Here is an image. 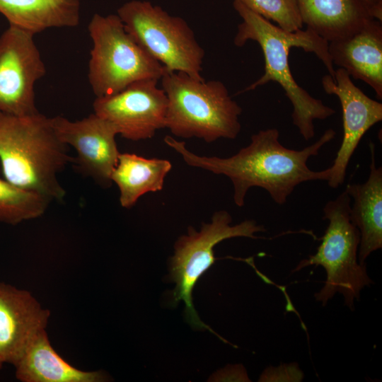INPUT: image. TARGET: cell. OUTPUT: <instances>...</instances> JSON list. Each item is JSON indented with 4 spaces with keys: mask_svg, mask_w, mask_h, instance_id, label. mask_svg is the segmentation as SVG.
<instances>
[{
    "mask_svg": "<svg viewBox=\"0 0 382 382\" xmlns=\"http://www.w3.org/2000/svg\"><path fill=\"white\" fill-rule=\"evenodd\" d=\"M127 32L167 71L203 79L204 51L187 23L147 1L132 0L117 9Z\"/></svg>",
    "mask_w": 382,
    "mask_h": 382,
    "instance_id": "52a82bcc",
    "label": "cell"
},
{
    "mask_svg": "<svg viewBox=\"0 0 382 382\" xmlns=\"http://www.w3.org/2000/svg\"><path fill=\"white\" fill-rule=\"evenodd\" d=\"M220 381H250L244 367L241 365L231 366L223 369Z\"/></svg>",
    "mask_w": 382,
    "mask_h": 382,
    "instance_id": "603a6c76",
    "label": "cell"
},
{
    "mask_svg": "<svg viewBox=\"0 0 382 382\" xmlns=\"http://www.w3.org/2000/svg\"><path fill=\"white\" fill-rule=\"evenodd\" d=\"M4 364V361H2V359L0 357V369L2 368Z\"/></svg>",
    "mask_w": 382,
    "mask_h": 382,
    "instance_id": "d4e9b609",
    "label": "cell"
},
{
    "mask_svg": "<svg viewBox=\"0 0 382 382\" xmlns=\"http://www.w3.org/2000/svg\"><path fill=\"white\" fill-rule=\"evenodd\" d=\"M327 94L335 95L342 111L343 138L332 165L328 184L337 188L345 181L349 161L364 134L382 120V103L367 96L356 86L342 68L335 70V80L330 74L322 78Z\"/></svg>",
    "mask_w": 382,
    "mask_h": 382,
    "instance_id": "7c38bea8",
    "label": "cell"
},
{
    "mask_svg": "<svg viewBox=\"0 0 382 382\" xmlns=\"http://www.w3.org/2000/svg\"><path fill=\"white\" fill-rule=\"evenodd\" d=\"M45 73L34 35L9 25L0 36V113L38 112L34 87Z\"/></svg>",
    "mask_w": 382,
    "mask_h": 382,
    "instance_id": "9c48e42d",
    "label": "cell"
},
{
    "mask_svg": "<svg viewBox=\"0 0 382 382\" xmlns=\"http://www.w3.org/2000/svg\"><path fill=\"white\" fill-rule=\"evenodd\" d=\"M303 374L296 363L268 367L261 374L259 381H301Z\"/></svg>",
    "mask_w": 382,
    "mask_h": 382,
    "instance_id": "7402d4cb",
    "label": "cell"
},
{
    "mask_svg": "<svg viewBox=\"0 0 382 382\" xmlns=\"http://www.w3.org/2000/svg\"><path fill=\"white\" fill-rule=\"evenodd\" d=\"M80 0H0V13L9 25L33 34L52 28L76 27Z\"/></svg>",
    "mask_w": 382,
    "mask_h": 382,
    "instance_id": "ac0fdd59",
    "label": "cell"
},
{
    "mask_svg": "<svg viewBox=\"0 0 382 382\" xmlns=\"http://www.w3.org/2000/svg\"><path fill=\"white\" fill-rule=\"evenodd\" d=\"M370 172L364 183L349 184L346 192L353 199L349 218L359 229L360 264L370 254L382 248V168L376 167L374 144H370Z\"/></svg>",
    "mask_w": 382,
    "mask_h": 382,
    "instance_id": "9a60e30c",
    "label": "cell"
},
{
    "mask_svg": "<svg viewBox=\"0 0 382 382\" xmlns=\"http://www.w3.org/2000/svg\"><path fill=\"white\" fill-rule=\"evenodd\" d=\"M231 215L226 210L214 212L211 222L202 223L199 231L192 226L187 234L180 236L174 244V253L168 263L169 277L175 283L173 302L183 301L187 323L193 328L208 330L218 335L199 318L192 303V290L200 277L214 263V248L224 240L235 237L257 238L255 233L266 231L255 220L247 219L231 225Z\"/></svg>",
    "mask_w": 382,
    "mask_h": 382,
    "instance_id": "ba28073f",
    "label": "cell"
},
{
    "mask_svg": "<svg viewBox=\"0 0 382 382\" xmlns=\"http://www.w3.org/2000/svg\"><path fill=\"white\" fill-rule=\"evenodd\" d=\"M22 382H103L101 371L81 370L64 360L52 347L46 330L38 334L13 366Z\"/></svg>",
    "mask_w": 382,
    "mask_h": 382,
    "instance_id": "2e32d148",
    "label": "cell"
},
{
    "mask_svg": "<svg viewBox=\"0 0 382 382\" xmlns=\"http://www.w3.org/2000/svg\"><path fill=\"white\" fill-rule=\"evenodd\" d=\"M92 40L88 78L96 97L115 94L139 80H159L166 68L127 32L117 14L95 13L88 25Z\"/></svg>",
    "mask_w": 382,
    "mask_h": 382,
    "instance_id": "8992f818",
    "label": "cell"
},
{
    "mask_svg": "<svg viewBox=\"0 0 382 382\" xmlns=\"http://www.w3.org/2000/svg\"><path fill=\"white\" fill-rule=\"evenodd\" d=\"M171 168L170 162L166 159L120 153L111 175L112 182L120 190V205L130 209L142 195L162 190Z\"/></svg>",
    "mask_w": 382,
    "mask_h": 382,
    "instance_id": "d6986e66",
    "label": "cell"
},
{
    "mask_svg": "<svg viewBox=\"0 0 382 382\" xmlns=\"http://www.w3.org/2000/svg\"><path fill=\"white\" fill-rule=\"evenodd\" d=\"M375 19L382 20V0H356Z\"/></svg>",
    "mask_w": 382,
    "mask_h": 382,
    "instance_id": "cb8c5ba5",
    "label": "cell"
},
{
    "mask_svg": "<svg viewBox=\"0 0 382 382\" xmlns=\"http://www.w3.org/2000/svg\"><path fill=\"white\" fill-rule=\"evenodd\" d=\"M161 81L168 100L166 128L174 136L207 143L237 137L242 108L221 81L166 69Z\"/></svg>",
    "mask_w": 382,
    "mask_h": 382,
    "instance_id": "277c9868",
    "label": "cell"
},
{
    "mask_svg": "<svg viewBox=\"0 0 382 382\" xmlns=\"http://www.w3.org/2000/svg\"><path fill=\"white\" fill-rule=\"evenodd\" d=\"M350 207L351 198L346 190L326 203L323 219L328 220V225L322 242L316 253L301 260L293 272L310 265L323 267L327 278L323 287L315 294L316 300L325 306L338 292L344 296L345 304L353 310L360 291L373 282L366 265L358 260L360 233L350 220Z\"/></svg>",
    "mask_w": 382,
    "mask_h": 382,
    "instance_id": "5b68a950",
    "label": "cell"
},
{
    "mask_svg": "<svg viewBox=\"0 0 382 382\" xmlns=\"http://www.w3.org/2000/svg\"><path fill=\"white\" fill-rule=\"evenodd\" d=\"M158 81L139 80L115 94L96 97L93 112L111 122L126 139H150L166 128L168 100Z\"/></svg>",
    "mask_w": 382,
    "mask_h": 382,
    "instance_id": "30bf717a",
    "label": "cell"
},
{
    "mask_svg": "<svg viewBox=\"0 0 382 382\" xmlns=\"http://www.w3.org/2000/svg\"><path fill=\"white\" fill-rule=\"evenodd\" d=\"M303 23L328 42L352 34L373 19L356 0H296Z\"/></svg>",
    "mask_w": 382,
    "mask_h": 382,
    "instance_id": "e0dca14e",
    "label": "cell"
},
{
    "mask_svg": "<svg viewBox=\"0 0 382 382\" xmlns=\"http://www.w3.org/2000/svg\"><path fill=\"white\" fill-rule=\"evenodd\" d=\"M233 5L243 20L238 25L234 44L242 47L247 41L254 40L260 46L265 59L263 75L241 92L255 90L270 81L279 83L292 104L293 124L308 141L315 135L314 120L327 119L335 111L296 82L289 68V50L296 47L314 53L335 80V69L328 52V42L309 28L285 31L250 10L240 0H233Z\"/></svg>",
    "mask_w": 382,
    "mask_h": 382,
    "instance_id": "7a4b0ae2",
    "label": "cell"
},
{
    "mask_svg": "<svg viewBox=\"0 0 382 382\" xmlns=\"http://www.w3.org/2000/svg\"><path fill=\"white\" fill-rule=\"evenodd\" d=\"M252 11L276 22L287 32H296L303 27L296 0H240Z\"/></svg>",
    "mask_w": 382,
    "mask_h": 382,
    "instance_id": "44dd1931",
    "label": "cell"
},
{
    "mask_svg": "<svg viewBox=\"0 0 382 382\" xmlns=\"http://www.w3.org/2000/svg\"><path fill=\"white\" fill-rule=\"evenodd\" d=\"M52 202L45 196L0 178V223L16 225L44 214Z\"/></svg>",
    "mask_w": 382,
    "mask_h": 382,
    "instance_id": "ffe728a7",
    "label": "cell"
},
{
    "mask_svg": "<svg viewBox=\"0 0 382 382\" xmlns=\"http://www.w3.org/2000/svg\"><path fill=\"white\" fill-rule=\"evenodd\" d=\"M51 120L58 138L76 150L73 162L78 170L103 187L111 186V175L120 154L115 127L94 112L76 121L59 115Z\"/></svg>",
    "mask_w": 382,
    "mask_h": 382,
    "instance_id": "8fae6325",
    "label": "cell"
},
{
    "mask_svg": "<svg viewBox=\"0 0 382 382\" xmlns=\"http://www.w3.org/2000/svg\"><path fill=\"white\" fill-rule=\"evenodd\" d=\"M50 311L27 290L0 282V357L14 366L26 348L46 330Z\"/></svg>",
    "mask_w": 382,
    "mask_h": 382,
    "instance_id": "4fadbf2b",
    "label": "cell"
},
{
    "mask_svg": "<svg viewBox=\"0 0 382 382\" xmlns=\"http://www.w3.org/2000/svg\"><path fill=\"white\" fill-rule=\"evenodd\" d=\"M74 158L57 137L51 117L0 113V161L4 178L19 187L62 201L57 175Z\"/></svg>",
    "mask_w": 382,
    "mask_h": 382,
    "instance_id": "3957f363",
    "label": "cell"
},
{
    "mask_svg": "<svg viewBox=\"0 0 382 382\" xmlns=\"http://www.w3.org/2000/svg\"><path fill=\"white\" fill-rule=\"evenodd\" d=\"M328 52L333 65L363 81L382 99L381 21L373 18L347 37L328 42Z\"/></svg>",
    "mask_w": 382,
    "mask_h": 382,
    "instance_id": "5bb4252c",
    "label": "cell"
},
{
    "mask_svg": "<svg viewBox=\"0 0 382 382\" xmlns=\"http://www.w3.org/2000/svg\"><path fill=\"white\" fill-rule=\"evenodd\" d=\"M335 134L333 129H328L313 144L294 150L280 143L277 129L269 128L253 134L248 146L225 158L195 154L186 148L184 141L169 135L163 141L180 154L186 164L228 178L233 187V202L241 207L248 191L253 187L264 189L275 203L282 205L299 185L308 181H328L330 168L312 170L307 162L311 156H317Z\"/></svg>",
    "mask_w": 382,
    "mask_h": 382,
    "instance_id": "6da1fadb",
    "label": "cell"
}]
</instances>
